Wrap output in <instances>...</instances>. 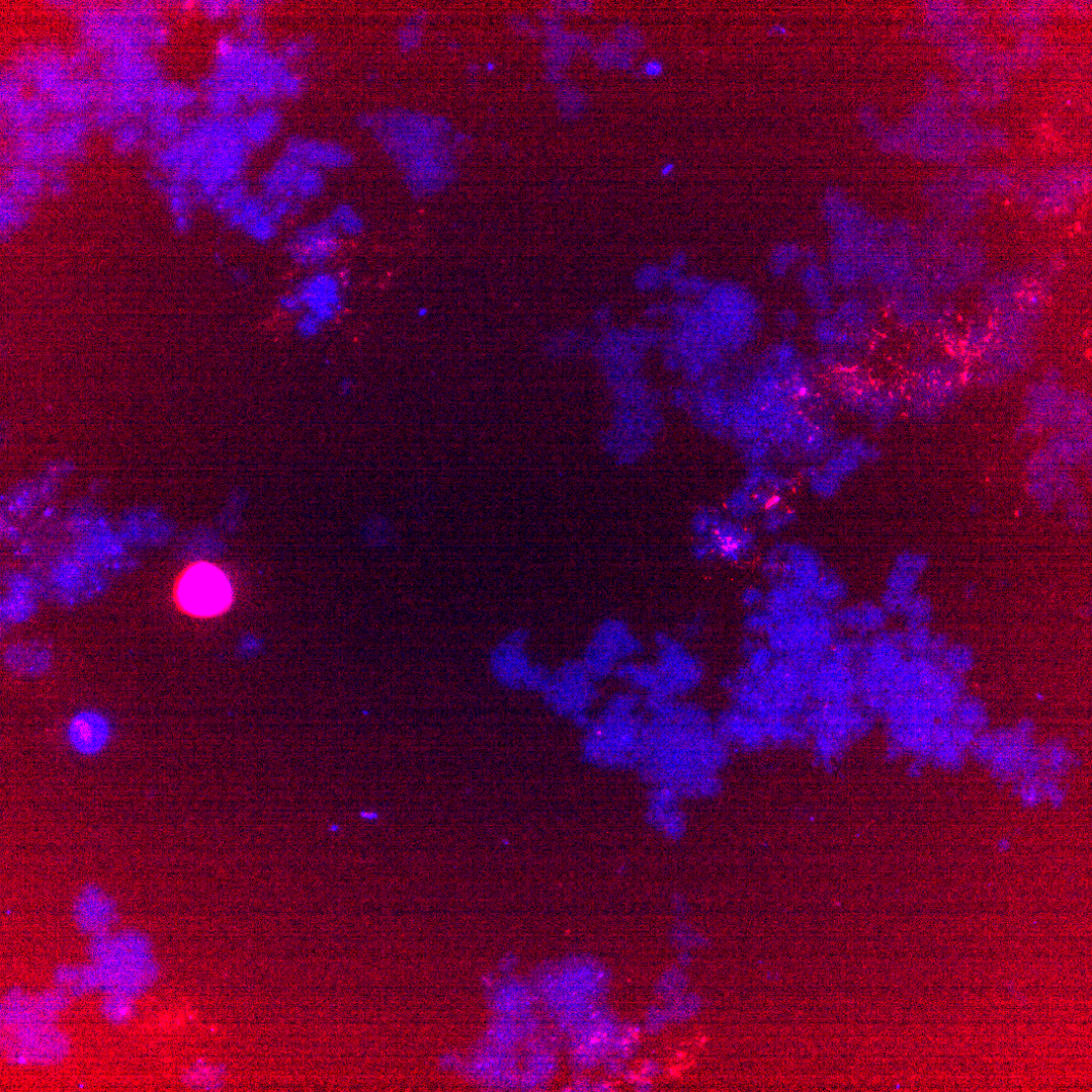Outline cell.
I'll return each mask as SVG.
<instances>
[{
  "instance_id": "7",
  "label": "cell",
  "mask_w": 1092,
  "mask_h": 1092,
  "mask_svg": "<svg viewBox=\"0 0 1092 1092\" xmlns=\"http://www.w3.org/2000/svg\"><path fill=\"white\" fill-rule=\"evenodd\" d=\"M805 266L800 272V284L810 305L823 314L832 309V292L828 290V275L805 254Z\"/></svg>"
},
{
  "instance_id": "8",
  "label": "cell",
  "mask_w": 1092,
  "mask_h": 1092,
  "mask_svg": "<svg viewBox=\"0 0 1092 1092\" xmlns=\"http://www.w3.org/2000/svg\"><path fill=\"white\" fill-rule=\"evenodd\" d=\"M338 233L356 236L363 231V222L360 216L349 208H339L331 221Z\"/></svg>"
},
{
  "instance_id": "2",
  "label": "cell",
  "mask_w": 1092,
  "mask_h": 1092,
  "mask_svg": "<svg viewBox=\"0 0 1092 1092\" xmlns=\"http://www.w3.org/2000/svg\"><path fill=\"white\" fill-rule=\"evenodd\" d=\"M179 599L190 614L211 617L230 604L231 586L216 566L201 562L189 569L179 585Z\"/></svg>"
},
{
  "instance_id": "4",
  "label": "cell",
  "mask_w": 1092,
  "mask_h": 1092,
  "mask_svg": "<svg viewBox=\"0 0 1092 1092\" xmlns=\"http://www.w3.org/2000/svg\"><path fill=\"white\" fill-rule=\"evenodd\" d=\"M339 277L320 272L304 279L293 291L297 296L301 313H308L324 326L334 321L343 310V285Z\"/></svg>"
},
{
  "instance_id": "9",
  "label": "cell",
  "mask_w": 1092,
  "mask_h": 1092,
  "mask_svg": "<svg viewBox=\"0 0 1092 1092\" xmlns=\"http://www.w3.org/2000/svg\"><path fill=\"white\" fill-rule=\"evenodd\" d=\"M10 598L7 599L5 604V610L8 617L13 621H24L28 619L35 603L30 599L29 593L24 590H15Z\"/></svg>"
},
{
  "instance_id": "3",
  "label": "cell",
  "mask_w": 1092,
  "mask_h": 1092,
  "mask_svg": "<svg viewBox=\"0 0 1092 1092\" xmlns=\"http://www.w3.org/2000/svg\"><path fill=\"white\" fill-rule=\"evenodd\" d=\"M652 663L658 675V688L654 694L668 695L689 690L697 682V661L683 642L673 635L660 633L655 637Z\"/></svg>"
},
{
  "instance_id": "1",
  "label": "cell",
  "mask_w": 1092,
  "mask_h": 1092,
  "mask_svg": "<svg viewBox=\"0 0 1092 1092\" xmlns=\"http://www.w3.org/2000/svg\"><path fill=\"white\" fill-rule=\"evenodd\" d=\"M641 650L640 639L626 623L608 620L592 635L583 664L594 678L601 680L615 676L622 665L639 658Z\"/></svg>"
},
{
  "instance_id": "10",
  "label": "cell",
  "mask_w": 1092,
  "mask_h": 1092,
  "mask_svg": "<svg viewBox=\"0 0 1092 1092\" xmlns=\"http://www.w3.org/2000/svg\"><path fill=\"white\" fill-rule=\"evenodd\" d=\"M323 328L324 325L308 313H301L295 325L296 331L303 337H314L318 335Z\"/></svg>"
},
{
  "instance_id": "11",
  "label": "cell",
  "mask_w": 1092,
  "mask_h": 1092,
  "mask_svg": "<svg viewBox=\"0 0 1092 1092\" xmlns=\"http://www.w3.org/2000/svg\"><path fill=\"white\" fill-rule=\"evenodd\" d=\"M797 317L794 313L785 311L779 315V324L785 330H793L797 325Z\"/></svg>"
},
{
  "instance_id": "13",
  "label": "cell",
  "mask_w": 1092,
  "mask_h": 1092,
  "mask_svg": "<svg viewBox=\"0 0 1092 1092\" xmlns=\"http://www.w3.org/2000/svg\"><path fill=\"white\" fill-rule=\"evenodd\" d=\"M672 169H673V165H668V166H667V167H666V168H665V169L663 170V172H664L665 174H668V173H669L670 171H672Z\"/></svg>"
},
{
  "instance_id": "12",
  "label": "cell",
  "mask_w": 1092,
  "mask_h": 1092,
  "mask_svg": "<svg viewBox=\"0 0 1092 1092\" xmlns=\"http://www.w3.org/2000/svg\"><path fill=\"white\" fill-rule=\"evenodd\" d=\"M644 71L649 76L659 75L662 72V65L659 62H649L645 65Z\"/></svg>"
},
{
  "instance_id": "6",
  "label": "cell",
  "mask_w": 1092,
  "mask_h": 1092,
  "mask_svg": "<svg viewBox=\"0 0 1092 1092\" xmlns=\"http://www.w3.org/2000/svg\"><path fill=\"white\" fill-rule=\"evenodd\" d=\"M68 736L71 745L80 753L91 755L101 751L110 737V724L101 714L85 712L70 722Z\"/></svg>"
},
{
  "instance_id": "5",
  "label": "cell",
  "mask_w": 1092,
  "mask_h": 1092,
  "mask_svg": "<svg viewBox=\"0 0 1092 1092\" xmlns=\"http://www.w3.org/2000/svg\"><path fill=\"white\" fill-rule=\"evenodd\" d=\"M339 248V233L328 223L298 231L290 240L287 251L297 266L318 268L327 264Z\"/></svg>"
}]
</instances>
